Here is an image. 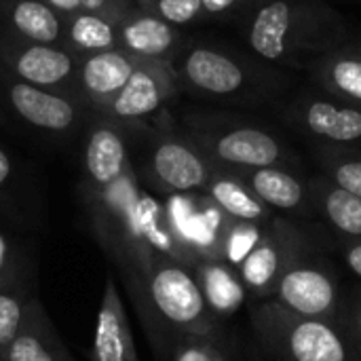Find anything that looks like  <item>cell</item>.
<instances>
[{
  "instance_id": "27",
  "label": "cell",
  "mask_w": 361,
  "mask_h": 361,
  "mask_svg": "<svg viewBox=\"0 0 361 361\" xmlns=\"http://www.w3.org/2000/svg\"><path fill=\"white\" fill-rule=\"evenodd\" d=\"M171 361H228L222 343L195 334H178Z\"/></svg>"
},
{
  "instance_id": "35",
  "label": "cell",
  "mask_w": 361,
  "mask_h": 361,
  "mask_svg": "<svg viewBox=\"0 0 361 361\" xmlns=\"http://www.w3.org/2000/svg\"><path fill=\"white\" fill-rule=\"evenodd\" d=\"M4 258H6V245H4V241L0 237V269L4 267Z\"/></svg>"
},
{
  "instance_id": "9",
  "label": "cell",
  "mask_w": 361,
  "mask_h": 361,
  "mask_svg": "<svg viewBox=\"0 0 361 361\" xmlns=\"http://www.w3.org/2000/svg\"><path fill=\"white\" fill-rule=\"evenodd\" d=\"M216 171L218 167L188 137V133H165L150 150V180L165 192L203 190Z\"/></svg>"
},
{
  "instance_id": "7",
  "label": "cell",
  "mask_w": 361,
  "mask_h": 361,
  "mask_svg": "<svg viewBox=\"0 0 361 361\" xmlns=\"http://www.w3.org/2000/svg\"><path fill=\"white\" fill-rule=\"evenodd\" d=\"M288 125L315 140L332 146H360L361 106L347 104L326 91H305L290 99L283 110Z\"/></svg>"
},
{
  "instance_id": "29",
  "label": "cell",
  "mask_w": 361,
  "mask_h": 361,
  "mask_svg": "<svg viewBox=\"0 0 361 361\" xmlns=\"http://www.w3.org/2000/svg\"><path fill=\"white\" fill-rule=\"evenodd\" d=\"M203 19L212 21H233L245 19L256 6L254 0H201Z\"/></svg>"
},
{
  "instance_id": "15",
  "label": "cell",
  "mask_w": 361,
  "mask_h": 361,
  "mask_svg": "<svg viewBox=\"0 0 361 361\" xmlns=\"http://www.w3.org/2000/svg\"><path fill=\"white\" fill-rule=\"evenodd\" d=\"M137 61V57L129 55L123 49H110L87 55L80 63L82 91L99 110H106L108 104L121 93V89L131 78Z\"/></svg>"
},
{
  "instance_id": "8",
  "label": "cell",
  "mask_w": 361,
  "mask_h": 361,
  "mask_svg": "<svg viewBox=\"0 0 361 361\" xmlns=\"http://www.w3.org/2000/svg\"><path fill=\"white\" fill-rule=\"evenodd\" d=\"M273 300L309 319L330 324H338L341 319V290L336 277L309 256L286 271L273 292Z\"/></svg>"
},
{
  "instance_id": "26",
  "label": "cell",
  "mask_w": 361,
  "mask_h": 361,
  "mask_svg": "<svg viewBox=\"0 0 361 361\" xmlns=\"http://www.w3.org/2000/svg\"><path fill=\"white\" fill-rule=\"evenodd\" d=\"M142 8L159 15L161 19L184 27L203 19V4L201 0H135Z\"/></svg>"
},
{
  "instance_id": "25",
  "label": "cell",
  "mask_w": 361,
  "mask_h": 361,
  "mask_svg": "<svg viewBox=\"0 0 361 361\" xmlns=\"http://www.w3.org/2000/svg\"><path fill=\"white\" fill-rule=\"evenodd\" d=\"M317 161L324 176L361 199V150L355 146L317 144Z\"/></svg>"
},
{
  "instance_id": "37",
  "label": "cell",
  "mask_w": 361,
  "mask_h": 361,
  "mask_svg": "<svg viewBox=\"0 0 361 361\" xmlns=\"http://www.w3.org/2000/svg\"><path fill=\"white\" fill-rule=\"evenodd\" d=\"M357 49H360V51H361V40H360V44H357Z\"/></svg>"
},
{
  "instance_id": "17",
  "label": "cell",
  "mask_w": 361,
  "mask_h": 361,
  "mask_svg": "<svg viewBox=\"0 0 361 361\" xmlns=\"http://www.w3.org/2000/svg\"><path fill=\"white\" fill-rule=\"evenodd\" d=\"M4 361H72L38 302H30L21 328L2 353Z\"/></svg>"
},
{
  "instance_id": "30",
  "label": "cell",
  "mask_w": 361,
  "mask_h": 361,
  "mask_svg": "<svg viewBox=\"0 0 361 361\" xmlns=\"http://www.w3.org/2000/svg\"><path fill=\"white\" fill-rule=\"evenodd\" d=\"M133 4H135V0H80L82 11L110 17L116 23H118V19H123L133 8Z\"/></svg>"
},
{
  "instance_id": "1",
  "label": "cell",
  "mask_w": 361,
  "mask_h": 361,
  "mask_svg": "<svg viewBox=\"0 0 361 361\" xmlns=\"http://www.w3.org/2000/svg\"><path fill=\"white\" fill-rule=\"evenodd\" d=\"M247 49L286 70H309L322 55L349 42L345 17L324 0H267L243 19Z\"/></svg>"
},
{
  "instance_id": "13",
  "label": "cell",
  "mask_w": 361,
  "mask_h": 361,
  "mask_svg": "<svg viewBox=\"0 0 361 361\" xmlns=\"http://www.w3.org/2000/svg\"><path fill=\"white\" fill-rule=\"evenodd\" d=\"M93 361H140L127 311L112 277L106 279L95 322Z\"/></svg>"
},
{
  "instance_id": "33",
  "label": "cell",
  "mask_w": 361,
  "mask_h": 361,
  "mask_svg": "<svg viewBox=\"0 0 361 361\" xmlns=\"http://www.w3.org/2000/svg\"><path fill=\"white\" fill-rule=\"evenodd\" d=\"M47 4H51L57 13L61 15H72V13H78L82 11L80 6V0H44Z\"/></svg>"
},
{
  "instance_id": "32",
  "label": "cell",
  "mask_w": 361,
  "mask_h": 361,
  "mask_svg": "<svg viewBox=\"0 0 361 361\" xmlns=\"http://www.w3.org/2000/svg\"><path fill=\"white\" fill-rule=\"evenodd\" d=\"M341 252L349 271L361 279V239H341Z\"/></svg>"
},
{
  "instance_id": "36",
  "label": "cell",
  "mask_w": 361,
  "mask_h": 361,
  "mask_svg": "<svg viewBox=\"0 0 361 361\" xmlns=\"http://www.w3.org/2000/svg\"><path fill=\"white\" fill-rule=\"evenodd\" d=\"M254 2H256V4H260V2H267V0H254Z\"/></svg>"
},
{
  "instance_id": "11",
  "label": "cell",
  "mask_w": 361,
  "mask_h": 361,
  "mask_svg": "<svg viewBox=\"0 0 361 361\" xmlns=\"http://www.w3.org/2000/svg\"><path fill=\"white\" fill-rule=\"evenodd\" d=\"M118 49L137 59L173 61L184 47V36L178 25L159 15L133 4V8L118 19Z\"/></svg>"
},
{
  "instance_id": "19",
  "label": "cell",
  "mask_w": 361,
  "mask_h": 361,
  "mask_svg": "<svg viewBox=\"0 0 361 361\" xmlns=\"http://www.w3.org/2000/svg\"><path fill=\"white\" fill-rule=\"evenodd\" d=\"M8 97L13 108L34 127L47 131H66L76 121L74 104L51 93L49 89L19 80L8 87Z\"/></svg>"
},
{
  "instance_id": "34",
  "label": "cell",
  "mask_w": 361,
  "mask_h": 361,
  "mask_svg": "<svg viewBox=\"0 0 361 361\" xmlns=\"http://www.w3.org/2000/svg\"><path fill=\"white\" fill-rule=\"evenodd\" d=\"M8 176H11V161H8L6 152L0 148V186L8 180Z\"/></svg>"
},
{
  "instance_id": "3",
  "label": "cell",
  "mask_w": 361,
  "mask_h": 361,
  "mask_svg": "<svg viewBox=\"0 0 361 361\" xmlns=\"http://www.w3.org/2000/svg\"><path fill=\"white\" fill-rule=\"evenodd\" d=\"M186 133L222 171L290 167V150L273 131L235 114L195 112L186 118Z\"/></svg>"
},
{
  "instance_id": "4",
  "label": "cell",
  "mask_w": 361,
  "mask_h": 361,
  "mask_svg": "<svg viewBox=\"0 0 361 361\" xmlns=\"http://www.w3.org/2000/svg\"><path fill=\"white\" fill-rule=\"evenodd\" d=\"M252 324L275 361H353V343L338 324L302 317L277 300H258Z\"/></svg>"
},
{
  "instance_id": "31",
  "label": "cell",
  "mask_w": 361,
  "mask_h": 361,
  "mask_svg": "<svg viewBox=\"0 0 361 361\" xmlns=\"http://www.w3.org/2000/svg\"><path fill=\"white\" fill-rule=\"evenodd\" d=\"M347 332H349V341L353 343V347L361 349V292H357L347 309Z\"/></svg>"
},
{
  "instance_id": "21",
  "label": "cell",
  "mask_w": 361,
  "mask_h": 361,
  "mask_svg": "<svg viewBox=\"0 0 361 361\" xmlns=\"http://www.w3.org/2000/svg\"><path fill=\"white\" fill-rule=\"evenodd\" d=\"M85 165L91 182L97 188L102 190L114 188L129 173L127 146L123 135L110 125L95 127L87 142Z\"/></svg>"
},
{
  "instance_id": "16",
  "label": "cell",
  "mask_w": 361,
  "mask_h": 361,
  "mask_svg": "<svg viewBox=\"0 0 361 361\" xmlns=\"http://www.w3.org/2000/svg\"><path fill=\"white\" fill-rule=\"evenodd\" d=\"M192 271L203 298L218 322L233 317L250 296L239 269L226 260L201 258L192 267Z\"/></svg>"
},
{
  "instance_id": "18",
  "label": "cell",
  "mask_w": 361,
  "mask_h": 361,
  "mask_svg": "<svg viewBox=\"0 0 361 361\" xmlns=\"http://www.w3.org/2000/svg\"><path fill=\"white\" fill-rule=\"evenodd\" d=\"M315 85L353 106H361V51L345 42L322 55L309 70Z\"/></svg>"
},
{
  "instance_id": "28",
  "label": "cell",
  "mask_w": 361,
  "mask_h": 361,
  "mask_svg": "<svg viewBox=\"0 0 361 361\" xmlns=\"http://www.w3.org/2000/svg\"><path fill=\"white\" fill-rule=\"evenodd\" d=\"M23 313H25V307L21 305L17 296L0 292V355L17 336L21 322H23Z\"/></svg>"
},
{
  "instance_id": "38",
  "label": "cell",
  "mask_w": 361,
  "mask_h": 361,
  "mask_svg": "<svg viewBox=\"0 0 361 361\" xmlns=\"http://www.w3.org/2000/svg\"><path fill=\"white\" fill-rule=\"evenodd\" d=\"M0 361H4V357H2V355H0Z\"/></svg>"
},
{
  "instance_id": "5",
  "label": "cell",
  "mask_w": 361,
  "mask_h": 361,
  "mask_svg": "<svg viewBox=\"0 0 361 361\" xmlns=\"http://www.w3.org/2000/svg\"><path fill=\"white\" fill-rule=\"evenodd\" d=\"M142 271L154 311L176 334H195L222 343L220 324L209 311L190 267L152 252Z\"/></svg>"
},
{
  "instance_id": "10",
  "label": "cell",
  "mask_w": 361,
  "mask_h": 361,
  "mask_svg": "<svg viewBox=\"0 0 361 361\" xmlns=\"http://www.w3.org/2000/svg\"><path fill=\"white\" fill-rule=\"evenodd\" d=\"M180 89V78L171 61L140 59L127 85L104 112L118 121H142L173 99Z\"/></svg>"
},
{
  "instance_id": "14",
  "label": "cell",
  "mask_w": 361,
  "mask_h": 361,
  "mask_svg": "<svg viewBox=\"0 0 361 361\" xmlns=\"http://www.w3.org/2000/svg\"><path fill=\"white\" fill-rule=\"evenodd\" d=\"M4 57L23 82L42 89L61 87L76 70L74 57L55 44L27 42L23 47L4 51Z\"/></svg>"
},
{
  "instance_id": "6",
  "label": "cell",
  "mask_w": 361,
  "mask_h": 361,
  "mask_svg": "<svg viewBox=\"0 0 361 361\" xmlns=\"http://www.w3.org/2000/svg\"><path fill=\"white\" fill-rule=\"evenodd\" d=\"M309 256V239L305 233L286 218H275L264 224V231L254 250L237 267L256 300H271L279 279L298 260Z\"/></svg>"
},
{
  "instance_id": "22",
  "label": "cell",
  "mask_w": 361,
  "mask_h": 361,
  "mask_svg": "<svg viewBox=\"0 0 361 361\" xmlns=\"http://www.w3.org/2000/svg\"><path fill=\"white\" fill-rule=\"evenodd\" d=\"M205 197L218 205L226 216L239 222L267 224L273 220V209L267 207L237 176L218 169L207 186L203 188Z\"/></svg>"
},
{
  "instance_id": "24",
  "label": "cell",
  "mask_w": 361,
  "mask_h": 361,
  "mask_svg": "<svg viewBox=\"0 0 361 361\" xmlns=\"http://www.w3.org/2000/svg\"><path fill=\"white\" fill-rule=\"evenodd\" d=\"M66 38L72 49L78 53L93 55L110 49H118V30L116 21L97 13L78 11L66 19Z\"/></svg>"
},
{
  "instance_id": "12",
  "label": "cell",
  "mask_w": 361,
  "mask_h": 361,
  "mask_svg": "<svg viewBox=\"0 0 361 361\" xmlns=\"http://www.w3.org/2000/svg\"><path fill=\"white\" fill-rule=\"evenodd\" d=\"M228 173L237 176L273 212H286L296 216L315 214L309 182H305L288 165L252 167Z\"/></svg>"
},
{
  "instance_id": "23",
  "label": "cell",
  "mask_w": 361,
  "mask_h": 361,
  "mask_svg": "<svg viewBox=\"0 0 361 361\" xmlns=\"http://www.w3.org/2000/svg\"><path fill=\"white\" fill-rule=\"evenodd\" d=\"M59 15L44 0H13L8 6L11 25L30 42L55 44L63 34Z\"/></svg>"
},
{
  "instance_id": "20",
  "label": "cell",
  "mask_w": 361,
  "mask_h": 361,
  "mask_svg": "<svg viewBox=\"0 0 361 361\" xmlns=\"http://www.w3.org/2000/svg\"><path fill=\"white\" fill-rule=\"evenodd\" d=\"M315 214H319L341 239H361V199L328 176L309 182Z\"/></svg>"
},
{
  "instance_id": "2",
  "label": "cell",
  "mask_w": 361,
  "mask_h": 361,
  "mask_svg": "<svg viewBox=\"0 0 361 361\" xmlns=\"http://www.w3.org/2000/svg\"><path fill=\"white\" fill-rule=\"evenodd\" d=\"M171 63L182 89L218 104L262 106L290 89V76L281 68L228 44H184Z\"/></svg>"
}]
</instances>
